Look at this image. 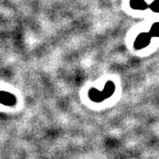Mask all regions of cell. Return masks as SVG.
Returning a JSON list of instances; mask_svg holds the SVG:
<instances>
[{"instance_id": "obj_3", "label": "cell", "mask_w": 159, "mask_h": 159, "mask_svg": "<svg viewBox=\"0 0 159 159\" xmlns=\"http://www.w3.org/2000/svg\"><path fill=\"white\" fill-rule=\"evenodd\" d=\"M0 103L6 106H12L16 103V97L6 91H0Z\"/></svg>"}, {"instance_id": "obj_2", "label": "cell", "mask_w": 159, "mask_h": 159, "mask_svg": "<svg viewBox=\"0 0 159 159\" xmlns=\"http://www.w3.org/2000/svg\"><path fill=\"white\" fill-rule=\"evenodd\" d=\"M151 40V35L148 33H142L137 36L136 40L134 42V47L136 49H142L144 47L149 44Z\"/></svg>"}, {"instance_id": "obj_5", "label": "cell", "mask_w": 159, "mask_h": 159, "mask_svg": "<svg viewBox=\"0 0 159 159\" xmlns=\"http://www.w3.org/2000/svg\"><path fill=\"white\" fill-rule=\"evenodd\" d=\"M150 35L151 36H157L159 37V22L155 23L153 26L151 27L150 29Z\"/></svg>"}, {"instance_id": "obj_1", "label": "cell", "mask_w": 159, "mask_h": 159, "mask_svg": "<svg viewBox=\"0 0 159 159\" xmlns=\"http://www.w3.org/2000/svg\"><path fill=\"white\" fill-rule=\"evenodd\" d=\"M115 91V84L112 81L109 80L106 82L102 91L97 90V89H91L89 92V99L95 102H101L113 95Z\"/></svg>"}, {"instance_id": "obj_6", "label": "cell", "mask_w": 159, "mask_h": 159, "mask_svg": "<svg viewBox=\"0 0 159 159\" xmlns=\"http://www.w3.org/2000/svg\"><path fill=\"white\" fill-rule=\"evenodd\" d=\"M149 7L151 8V10L153 11L159 12V0H155Z\"/></svg>"}, {"instance_id": "obj_4", "label": "cell", "mask_w": 159, "mask_h": 159, "mask_svg": "<svg viewBox=\"0 0 159 159\" xmlns=\"http://www.w3.org/2000/svg\"><path fill=\"white\" fill-rule=\"evenodd\" d=\"M130 6L135 10H145L148 7V4L144 0H131Z\"/></svg>"}]
</instances>
